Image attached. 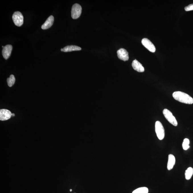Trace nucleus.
Segmentation results:
<instances>
[{"label": "nucleus", "mask_w": 193, "mask_h": 193, "mask_svg": "<svg viewBox=\"0 0 193 193\" xmlns=\"http://www.w3.org/2000/svg\"><path fill=\"white\" fill-rule=\"evenodd\" d=\"M190 141L187 138H185L184 139L182 143V147L184 150H187L190 148Z\"/></svg>", "instance_id": "17"}, {"label": "nucleus", "mask_w": 193, "mask_h": 193, "mask_svg": "<svg viewBox=\"0 0 193 193\" xmlns=\"http://www.w3.org/2000/svg\"><path fill=\"white\" fill-rule=\"evenodd\" d=\"M54 16L52 15H51L48 18L42 26V29L45 30V29L49 28L52 26L53 23H54Z\"/></svg>", "instance_id": "10"}, {"label": "nucleus", "mask_w": 193, "mask_h": 193, "mask_svg": "<svg viewBox=\"0 0 193 193\" xmlns=\"http://www.w3.org/2000/svg\"><path fill=\"white\" fill-rule=\"evenodd\" d=\"M82 49L78 46L74 45L68 46L61 49V51L64 52H69L73 51H80Z\"/></svg>", "instance_id": "12"}, {"label": "nucleus", "mask_w": 193, "mask_h": 193, "mask_svg": "<svg viewBox=\"0 0 193 193\" xmlns=\"http://www.w3.org/2000/svg\"><path fill=\"white\" fill-rule=\"evenodd\" d=\"M82 8L78 4H75L73 5L71 11V16L73 19H77L80 17L82 13Z\"/></svg>", "instance_id": "4"}, {"label": "nucleus", "mask_w": 193, "mask_h": 193, "mask_svg": "<svg viewBox=\"0 0 193 193\" xmlns=\"http://www.w3.org/2000/svg\"><path fill=\"white\" fill-rule=\"evenodd\" d=\"M173 96L175 100L180 102L187 104H192L193 98L186 93L180 91L173 92Z\"/></svg>", "instance_id": "1"}, {"label": "nucleus", "mask_w": 193, "mask_h": 193, "mask_svg": "<svg viewBox=\"0 0 193 193\" xmlns=\"http://www.w3.org/2000/svg\"><path fill=\"white\" fill-rule=\"evenodd\" d=\"M149 189L146 187H140L136 189L132 193H148Z\"/></svg>", "instance_id": "15"}, {"label": "nucleus", "mask_w": 193, "mask_h": 193, "mask_svg": "<svg viewBox=\"0 0 193 193\" xmlns=\"http://www.w3.org/2000/svg\"><path fill=\"white\" fill-rule=\"evenodd\" d=\"M155 131L159 140H161L164 138L165 135L164 127L161 123L159 121H156L155 123Z\"/></svg>", "instance_id": "2"}, {"label": "nucleus", "mask_w": 193, "mask_h": 193, "mask_svg": "<svg viewBox=\"0 0 193 193\" xmlns=\"http://www.w3.org/2000/svg\"><path fill=\"white\" fill-rule=\"evenodd\" d=\"M12 49V46L11 45H7L3 48L2 54L5 59H7L10 56Z\"/></svg>", "instance_id": "9"}, {"label": "nucleus", "mask_w": 193, "mask_h": 193, "mask_svg": "<svg viewBox=\"0 0 193 193\" xmlns=\"http://www.w3.org/2000/svg\"><path fill=\"white\" fill-rule=\"evenodd\" d=\"M184 9L186 11H189L193 10V4H191L188 6L186 7Z\"/></svg>", "instance_id": "18"}, {"label": "nucleus", "mask_w": 193, "mask_h": 193, "mask_svg": "<svg viewBox=\"0 0 193 193\" xmlns=\"http://www.w3.org/2000/svg\"><path fill=\"white\" fill-rule=\"evenodd\" d=\"M175 158L173 155L170 154L168 156V161L167 168L168 170H170L173 169V166L175 163Z\"/></svg>", "instance_id": "13"}, {"label": "nucleus", "mask_w": 193, "mask_h": 193, "mask_svg": "<svg viewBox=\"0 0 193 193\" xmlns=\"http://www.w3.org/2000/svg\"><path fill=\"white\" fill-rule=\"evenodd\" d=\"M15 116V114H12V117H14Z\"/></svg>", "instance_id": "19"}, {"label": "nucleus", "mask_w": 193, "mask_h": 193, "mask_svg": "<svg viewBox=\"0 0 193 193\" xmlns=\"http://www.w3.org/2000/svg\"><path fill=\"white\" fill-rule=\"evenodd\" d=\"M142 43L144 47L151 52L154 53L156 51V48L155 46L149 39L146 38L143 39Z\"/></svg>", "instance_id": "6"}, {"label": "nucleus", "mask_w": 193, "mask_h": 193, "mask_svg": "<svg viewBox=\"0 0 193 193\" xmlns=\"http://www.w3.org/2000/svg\"><path fill=\"white\" fill-rule=\"evenodd\" d=\"M13 20L16 26H20L23 23V16L22 13L19 11L14 13L12 16Z\"/></svg>", "instance_id": "5"}, {"label": "nucleus", "mask_w": 193, "mask_h": 193, "mask_svg": "<svg viewBox=\"0 0 193 193\" xmlns=\"http://www.w3.org/2000/svg\"><path fill=\"white\" fill-rule=\"evenodd\" d=\"M12 116V114L9 110L6 109H2L0 110V120L6 121L9 119Z\"/></svg>", "instance_id": "7"}, {"label": "nucleus", "mask_w": 193, "mask_h": 193, "mask_svg": "<svg viewBox=\"0 0 193 193\" xmlns=\"http://www.w3.org/2000/svg\"><path fill=\"white\" fill-rule=\"evenodd\" d=\"M15 76L13 75H11L10 76L9 78H8L7 79V82L8 86L10 87H12L15 84Z\"/></svg>", "instance_id": "16"}, {"label": "nucleus", "mask_w": 193, "mask_h": 193, "mask_svg": "<svg viewBox=\"0 0 193 193\" xmlns=\"http://www.w3.org/2000/svg\"><path fill=\"white\" fill-rule=\"evenodd\" d=\"M132 67L135 70L138 72H143L145 71V69L142 66V64L136 59H135L133 61Z\"/></svg>", "instance_id": "11"}, {"label": "nucleus", "mask_w": 193, "mask_h": 193, "mask_svg": "<svg viewBox=\"0 0 193 193\" xmlns=\"http://www.w3.org/2000/svg\"><path fill=\"white\" fill-rule=\"evenodd\" d=\"M193 174V169L192 168H188L186 171L185 173V178L187 180H189L191 178Z\"/></svg>", "instance_id": "14"}, {"label": "nucleus", "mask_w": 193, "mask_h": 193, "mask_svg": "<svg viewBox=\"0 0 193 193\" xmlns=\"http://www.w3.org/2000/svg\"><path fill=\"white\" fill-rule=\"evenodd\" d=\"M163 113L165 117L170 124L175 126H177L178 124L177 120L170 110L167 109H165L163 110Z\"/></svg>", "instance_id": "3"}, {"label": "nucleus", "mask_w": 193, "mask_h": 193, "mask_svg": "<svg viewBox=\"0 0 193 193\" xmlns=\"http://www.w3.org/2000/svg\"><path fill=\"white\" fill-rule=\"evenodd\" d=\"M117 56L120 59L123 61H128L129 59L128 53L124 48H121L117 51Z\"/></svg>", "instance_id": "8"}, {"label": "nucleus", "mask_w": 193, "mask_h": 193, "mask_svg": "<svg viewBox=\"0 0 193 193\" xmlns=\"http://www.w3.org/2000/svg\"><path fill=\"white\" fill-rule=\"evenodd\" d=\"M70 191L71 192L72 191V189H71L70 190Z\"/></svg>", "instance_id": "20"}]
</instances>
